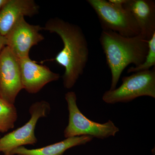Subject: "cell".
I'll use <instances>...</instances> for the list:
<instances>
[{
  "instance_id": "9c48e42d",
  "label": "cell",
  "mask_w": 155,
  "mask_h": 155,
  "mask_svg": "<svg viewBox=\"0 0 155 155\" xmlns=\"http://www.w3.org/2000/svg\"><path fill=\"white\" fill-rule=\"evenodd\" d=\"M19 61L23 89L29 93H37L48 84L60 78V74L46 66L38 64L29 57Z\"/></svg>"
},
{
  "instance_id": "ba28073f",
  "label": "cell",
  "mask_w": 155,
  "mask_h": 155,
  "mask_svg": "<svg viewBox=\"0 0 155 155\" xmlns=\"http://www.w3.org/2000/svg\"><path fill=\"white\" fill-rule=\"evenodd\" d=\"M43 29L40 25L29 24L22 17L5 36L6 46L18 59L28 58L31 48L44 39L40 33Z\"/></svg>"
},
{
  "instance_id": "7c38bea8",
  "label": "cell",
  "mask_w": 155,
  "mask_h": 155,
  "mask_svg": "<svg viewBox=\"0 0 155 155\" xmlns=\"http://www.w3.org/2000/svg\"><path fill=\"white\" fill-rule=\"evenodd\" d=\"M93 137L81 136L69 137L54 144L39 148L28 149L24 146L19 147L13 151L12 155H63L67 150L86 144L92 141Z\"/></svg>"
},
{
  "instance_id": "30bf717a",
  "label": "cell",
  "mask_w": 155,
  "mask_h": 155,
  "mask_svg": "<svg viewBox=\"0 0 155 155\" xmlns=\"http://www.w3.org/2000/svg\"><path fill=\"white\" fill-rule=\"evenodd\" d=\"M39 9L33 0H8L0 10V33L5 36L20 18L33 17Z\"/></svg>"
},
{
  "instance_id": "52a82bcc",
  "label": "cell",
  "mask_w": 155,
  "mask_h": 155,
  "mask_svg": "<svg viewBox=\"0 0 155 155\" xmlns=\"http://www.w3.org/2000/svg\"><path fill=\"white\" fill-rule=\"evenodd\" d=\"M22 89L19 59L5 47L0 53V97L14 104Z\"/></svg>"
},
{
  "instance_id": "5b68a950",
  "label": "cell",
  "mask_w": 155,
  "mask_h": 155,
  "mask_svg": "<svg viewBox=\"0 0 155 155\" xmlns=\"http://www.w3.org/2000/svg\"><path fill=\"white\" fill-rule=\"evenodd\" d=\"M87 2L96 13L103 30L112 31L127 37L140 34L133 17L123 6L106 0H87Z\"/></svg>"
},
{
  "instance_id": "277c9868",
  "label": "cell",
  "mask_w": 155,
  "mask_h": 155,
  "mask_svg": "<svg viewBox=\"0 0 155 155\" xmlns=\"http://www.w3.org/2000/svg\"><path fill=\"white\" fill-rule=\"evenodd\" d=\"M118 88L109 90L103 94L102 99L108 104L127 103L138 97L155 98V68L133 73L122 78Z\"/></svg>"
},
{
  "instance_id": "e0dca14e",
  "label": "cell",
  "mask_w": 155,
  "mask_h": 155,
  "mask_svg": "<svg viewBox=\"0 0 155 155\" xmlns=\"http://www.w3.org/2000/svg\"><path fill=\"white\" fill-rule=\"evenodd\" d=\"M8 0H0V10L5 6L8 2Z\"/></svg>"
},
{
  "instance_id": "ac0fdd59",
  "label": "cell",
  "mask_w": 155,
  "mask_h": 155,
  "mask_svg": "<svg viewBox=\"0 0 155 155\" xmlns=\"http://www.w3.org/2000/svg\"><path fill=\"white\" fill-rule=\"evenodd\" d=\"M1 136H0V138H1Z\"/></svg>"
},
{
  "instance_id": "5bb4252c",
  "label": "cell",
  "mask_w": 155,
  "mask_h": 155,
  "mask_svg": "<svg viewBox=\"0 0 155 155\" xmlns=\"http://www.w3.org/2000/svg\"><path fill=\"white\" fill-rule=\"evenodd\" d=\"M155 66V33L148 41V51L145 61L139 66L128 68L127 72L135 73L150 70Z\"/></svg>"
},
{
  "instance_id": "3957f363",
  "label": "cell",
  "mask_w": 155,
  "mask_h": 155,
  "mask_svg": "<svg viewBox=\"0 0 155 155\" xmlns=\"http://www.w3.org/2000/svg\"><path fill=\"white\" fill-rule=\"evenodd\" d=\"M69 111V122L64 130L66 138L81 136L105 139L115 136L119 131L114 122L109 120L106 123L94 122L87 118L79 110L77 104V97L74 92L65 94Z\"/></svg>"
},
{
  "instance_id": "4fadbf2b",
  "label": "cell",
  "mask_w": 155,
  "mask_h": 155,
  "mask_svg": "<svg viewBox=\"0 0 155 155\" xmlns=\"http://www.w3.org/2000/svg\"><path fill=\"white\" fill-rule=\"evenodd\" d=\"M18 118L17 108L0 97V132L4 133L13 129Z\"/></svg>"
},
{
  "instance_id": "8fae6325",
  "label": "cell",
  "mask_w": 155,
  "mask_h": 155,
  "mask_svg": "<svg viewBox=\"0 0 155 155\" xmlns=\"http://www.w3.org/2000/svg\"><path fill=\"white\" fill-rule=\"evenodd\" d=\"M123 7L133 17L140 34L149 40L155 33V1L127 0Z\"/></svg>"
},
{
  "instance_id": "2e32d148",
  "label": "cell",
  "mask_w": 155,
  "mask_h": 155,
  "mask_svg": "<svg viewBox=\"0 0 155 155\" xmlns=\"http://www.w3.org/2000/svg\"><path fill=\"white\" fill-rule=\"evenodd\" d=\"M127 0H109V2L116 5L123 6Z\"/></svg>"
},
{
  "instance_id": "6da1fadb",
  "label": "cell",
  "mask_w": 155,
  "mask_h": 155,
  "mask_svg": "<svg viewBox=\"0 0 155 155\" xmlns=\"http://www.w3.org/2000/svg\"><path fill=\"white\" fill-rule=\"evenodd\" d=\"M43 29L58 34L64 47L54 59L65 68L63 84L66 89L72 88L83 74L89 58L87 41L78 25L61 18H51L46 22Z\"/></svg>"
},
{
  "instance_id": "8992f818",
  "label": "cell",
  "mask_w": 155,
  "mask_h": 155,
  "mask_svg": "<svg viewBox=\"0 0 155 155\" xmlns=\"http://www.w3.org/2000/svg\"><path fill=\"white\" fill-rule=\"evenodd\" d=\"M49 103L41 101L33 103L29 109L31 118L22 127L7 134L0 138V152L4 155H12L14 150L27 145H34L38 142L35 129L39 119L50 114Z\"/></svg>"
},
{
  "instance_id": "9a60e30c",
  "label": "cell",
  "mask_w": 155,
  "mask_h": 155,
  "mask_svg": "<svg viewBox=\"0 0 155 155\" xmlns=\"http://www.w3.org/2000/svg\"><path fill=\"white\" fill-rule=\"evenodd\" d=\"M6 46V38L5 36H3L0 33V53L2 50L4 49L5 47Z\"/></svg>"
},
{
  "instance_id": "7a4b0ae2",
  "label": "cell",
  "mask_w": 155,
  "mask_h": 155,
  "mask_svg": "<svg viewBox=\"0 0 155 155\" xmlns=\"http://www.w3.org/2000/svg\"><path fill=\"white\" fill-rule=\"evenodd\" d=\"M99 40L112 75L110 90H114L128 65L133 64L136 67L144 62L149 40L140 34L127 37L108 30H102Z\"/></svg>"
}]
</instances>
